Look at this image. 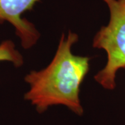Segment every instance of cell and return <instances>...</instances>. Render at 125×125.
Here are the masks:
<instances>
[{
	"mask_svg": "<svg viewBox=\"0 0 125 125\" xmlns=\"http://www.w3.org/2000/svg\"><path fill=\"white\" fill-rule=\"evenodd\" d=\"M41 0H0V24L8 22L13 25L23 48L28 49L36 44L39 32L33 24L22 17L31 10Z\"/></svg>",
	"mask_w": 125,
	"mask_h": 125,
	"instance_id": "cell-3",
	"label": "cell"
},
{
	"mask_svg": "<svg viewBox=\"0 0 125 125\" xmlns=\"http://www.w3.org/2000/svg\"><path fill=\"white\" fill-rule=\"evenodd\" d=\"M78 35L70 31L62 33L55 56L45 69L31 71L24 80L30 85L24 99L30 101L37 111L42 113L54 105H63L81 115L83 108L79 99L81 84L90 70V58L76 56L72 47Z\"/></svg>",
	"mask_w": 125,
	"mask_h": 125,
	"instance_id": "cell-1",
	"label": "cell"
},
{
	"mask_svg": "<svg viewBox=\"0 0 125 125\" xmlns=\"http://www.w3.org/2000/svg\"><path fill=\"white\" fill-rule=\"evenodd\" d=\"M11 62L15 67H21L24 59L11 40H5L0 44V62Z\"/></svg>",
	"mask_w": 125,
	"mask_h": 125,
	"instance_id": "cell-4",
	"label": "cell"
},
{
	"mask_svg": "<svg viewBox=\"0 0 125 125\" xmlns=\"http://www.w3.org/2000/svg\"><path fill=\"white\" fill-rule=\"evenodd\" d=\"M109 10V21L93 38V46L107 54L106 65L94 76L104 88H115L117 72L125 68V0H102Z\"/></svg>",
	"mask_w": 125,
	"mask_h": 125,
	"instance_id": "cell-2",
	"label": "cell"
}]
</instances>
